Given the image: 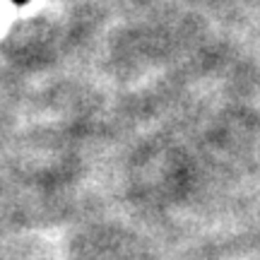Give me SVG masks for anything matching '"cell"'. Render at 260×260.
Masks as SVG:
<instances>
[{"label": "cell", "mask_w": 260, "mask_h": 260, "mask_svg": "<svg viewBox=\"0 0 260 260\" xmlns=\"http://www.w3.org/2000/svg\"><path fill=\"white\" fill-rule=\"evenodd\" d=\"M12 3H27V0H12Z\"/></svg>", "instance_id": "6da1fadb"}]
</instances>
